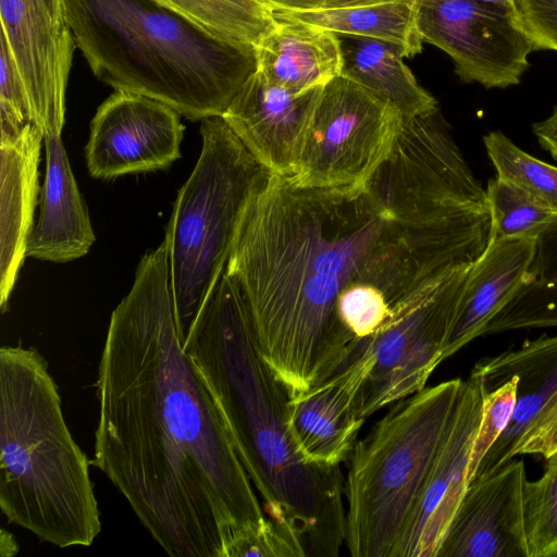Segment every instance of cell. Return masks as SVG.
Returning <instances> with one entry per match:
<instances>
[{"instance_id":"obj_1","label":"cell","mask_w":557,"mask_h":557,"mask_svg":"<svg viewBox=\"0 0 557 557\" xmlns=\"http://www.w3.org/2000/svg\"><path fill=\"white\" fill-rule=\"evenodd\" d=\"M97 467L172 557H224L265 519L213 397L186 355L166 244L145 255L101 352Z\"/></svg>"},{"instance_id":"obj_2","label":"cell","mask_w":557,"mask_h":557,"mask_svg":"<svg viewBox=\"0 0 557 557\" xmlns=\"http://www.w3.org/2000/svg\"><path fill=\"white\" fill-rule=\"evenodd\" d=\"M420 224L370 184L305 187L269 175L225 271L289 397L347 367L355 347L337 321L339 296L354 283L375 284Z\"/></svg>"},{"instance_id":"obj_3","label":"cell","mask_w":557,"mask_h":557,"mask_svg":"<svg viewBox=\"0 0 557 557\" xmlns=\"http://www.w3.org/2000/svg\"><path fill=\"white\" fill-rule=\"evenodd\" d=\"M214 399L265 516L290 522L307 556L335 557L345 542L339 466L309 463L288 422V393L268 366L243 297L224 270L183 343Z\"/></svg>"},{"instance_id":"obj_4","label":"cell","mask_w":557,"mask_h":557,"mask_svg":"<svg viewBox=\"0 0 557 557\" xmlns=\"http://www.w3.org/2000/svg\"><path fill=\"white\" fill-rule=\"evenodd\" d=\"M76 48L114 90L184 117L221 116L257 69L256 48L219 39L152 0H63Z\"/></svg>"},{"instance_id":"obj_5","label":"cell","mask_w":557,"mask_h":557,"mask_svg":"<svg viewBox=\"0 0 557 557\" xmlns=\"http://www.w3.org/2000/svg\"><path fill=\"white\" fill-rule=\"evenodd\" d=\"M87 456L64 420L58 386L35 348L0 349V508L8 522L61 548L101 531Z\"/></svg>"},{"instance_id":"obj_6","label":"cell","mask_w":557,"mask_h":557,"mask_svg":"<svg viewBox=\"0 0 557 557\" xmlns=\"http://www.w3.org/2000/svg\"><path fill=\"white\" fill-rule=\"evenodd\" d=\"M463 381L394 403L348 458L345 543L352 557H393L453 420Z\"/></svg>"},{"instance_id":"obj_7","label":"cell","mask_w":557,"mask_h":557,"mask_svg":"<svg viewBox=\"0 0 557 557\" xmlns=\"http://www.w3.org/2000/svg\"><path fill=\"white\" fill-rule=\"evenodd\" d=\"M200 122V156L177 193L164 238L183 343L225 270L250 201L270 175L222 116Z\"/></svg>"},{"instance_id":"obj_8","label":"cell","mask_w":557,"mask_h":557,"mask_svg":"<svg viewBox=\"0 0 557 557\" xmlns=\"http://www.w3.org/2000/svg\"><path fill=\"white\" fill-rule=\"evenodd\" d=\"M403 115L391 102L339 75L322 90L297 173L298 185L366 186L388 154Z\"/></svg>"},{"instance_id":"obj_9","label":"cell","mask_w":557,"mask_h":557,"mask_svg":"<svg viewBox=\"0 0 557 557\" xmlns=\"http://www.w3.org/2000/svg\"><path fill=\"white\" fill-rule=\"evenodd\" d=\"M472 262L453 270L437 285L397 308L369 342L375 363L361 391L367 419L425 384L443 361L444 346Z\"/></svg>"},{"instance_id":"obj_10","label":"cell","mask_w":557,"mask_h":557,"mask_svg":"<svg viewBox=\"0 0 557 557\" xmlns=\"http://www.w3.org/2000/svg\"><path fill=\"white\" fill-rule=\"evenodd\" d=\"M423 42L446 52L457 75L485 88L518 85L533 45L520 29L513 7L476 0H418Z\"/></svg>"},{"instance_id":"obj_11","label":"cell","mask_w":557,"mask_h":557,"mask_svg":"<svg viewBox=\"0 0 557 557\" xmlns=\"http://www.w3.org/2000/svg\"><path fill=\"white\" fill-rule=\"evenodd\" d=\"M1 35L25 84L34 122L61 136L65 96L76 48L63 0H0Z\"/></svg>"},{"instance_id":"obj_12","label":"cell","mask_w":557,"mask_h":557,"mask_svg":"<svg viewBox=\"0 0 557 557\" xmlns=\"http://www.w3.org/2000/svg\"><path fill=\"white\" fill-rule=\"evenodd\" d=\"M181 114L152 98L114 90L97 109L85 148L95 178L165 169L181 158Z\"/></svg>"},{"instance_id":"obj_13","label":"cell","mask_w":557,"mask_h":557,"mask_svg":"<svg viewBox=\"0 0 557 557\" xmlns=\"http://www.w3.org/2000/svg\"><path fill=\"white\" fill-rule=\"evenodd\" d=\"M484 389L470 374L463 381L446 436L393 557H436L469 486L471 451L481 420Z\"/></svg>"},{"instance_id":"obj_14","label":"cell","mask_w":557,"mask_h":557,"mask_svg":"<svg viewBox=\"0 0 557 557\" xmlns=\"http://www.w3.org/2000/svg\"><path fill=\"white\" fill-rule=\"evenodd\" d=\"M323 87L293 94L255 71L221 116L270 174L292 177Z\"/></svg>"},{"instance_id":"obj_15","label":"cell","mask_w":557,"mask_h":557,"mask_svg":"<svg viewBox=\"0 0 557 557\" xmlns=\"http://www.w3.org/2000/svg\"><path fill=\"white\" fill-rule=\"evenodd\" d=\"M375 363L371 343L347 367L288 399L295 445L309 463L335 467L347 460L366 418L361 391Z\"/></svg>"},{"instance_id":"obj_16","label":"cell","mask_w":557,"mask_h":557,"mask_svg":"<svg viewBox=\"0 0 557 557\" xmlns=\"http://www.w3.org/2000/svg\"><path fill=\"white\" fill-rule=\"evenodd\" d=\"M525 482L524 462L513 459L488 476L474 480L436 557H528L523 521Z\"/></svg>"},{"instance_id":"obj_17","label":"cell","mask_w":557,"mask_h":557,"mask_svg":"<svg viewBox=\"0 0 557 557\" xmlns=\"http://www.w3.org/2000/svg\"><path fill=\"white\" fill-rule=\"evenodd\" d=\"M471 375L480 381L485 394L511 376L518 377L511 420L482 459L474 481L488 476L513 459L522 438L557 410V334H544L517 349L483 358L475 363Z\"/></svg>"},{"instance_id":"obj_18","label":"cell","mask_w":557,"mask_h":557,"mask_svg":"<svg viewBox=\"0 0 557 557\" xmlns=\"http://www.w3.org/2000/svg\"><path fill=\"white\" fill-rule=\"evenodd\" d=\"M537 238L490 239L472 262L444 346L443 360L483 335L522 286Z\"/></svg>"},{"instance_id":"obj_19","label":"cell","mask_w":557,"mask_h":557,"mask_svg":"<svg viewBox=\"0 0 557 557\" xmlns=\"http://www.w3.org/2000/svg\"><path fill=\"white\" fill-rule=\"evenodd\" d=\"M44 133L27 124L0 140V307L5 311L26 257L38 196V164Z\"/></svg>"},{"instance_id":"obj_20","label":"cell","mask_w":557,"mask_h":557,"mask_svg":"<svg viewBox=\"0 0 557 557\" xmlns=\"http://www.w3.org/2000/svg\"><path fill=\"white\" fill-rule=\"evenodd\" d=\"M44 144L46 176L26 257L65 263L85 256L96 236L61 136L44 137Z\"/></svg>"},{"instance_id":"obj_21","label":"cell","mask_w":557,"mask_h":557,"mask_svg":"<svg viewBox=\"0 0 557 557\" xmlns=\"http://www.w3.org/2000/svg\"><path fill=\"white\" fill-rule=\"evenodd\" d=\"M276 25L256 47V71L293 94L323 87L342 75L339 37L274 12Z\"/></svg>"},{"instance_id":"obj_22","label":"cell","mask_w":557,"mask_h":557,"mask_svg":"<svg viewBox=\"0 0 557 557\" xmlns=\"http://www.w3.org/2000/svg\"><path fill=\"white\" fill-rule=\"evenodd\" d=\"M337 36L343 52V75L391 102L404 119L438 109L435 98L419 85L403 62L405 55L398 47L369 37Z\"/></svg>"},{"instance_id":"obj_23","label":"cell","mask_w":557,"mask_h":557,"mask_svg":"<svg viewBox=\"0 0 557 557\" xmlns=\"http://www.w3.org/2000/svg\"><path fill=\"white\" fill-rule=\"evenodd\" d=\"M418 0H393L371 4L321 8L307 11H274L324 28L339 36H361L398 47L405 58L422 50L417 24Z\"/></svg>"},{"instance_id":"obj_24","label":"cell","mask_w":557,"mask_h":557,"mask_svg":"<svg viewBox=\"0 0 557 557\" xmlns=\"http://www.w3.org/2000/svg\"><path fill=\"white\" fill-rule=\"evenodd\" d=\"M541 327H557V224L537 238L522 286L483 335Z\"/></svg>"},{"instance_id":"obj_25","label":"cell","mask_w":557,"mask_h":557,"mask_svg":"<svg viewBox=\"0 0 557 557\" xmlns=\"http://www.w3.org/2000/svg\"><path fill=\"white\" fill-rule=\"evenodd\" d=\"M219 39L257 47L276 25L261 0H152Z\"/></svg>"},{"instance_id":"obj_26","label":"cell","mask_w":557,"mask_h":557,"mask_svg":"<svg viewBox=\"0 0 557 557\" xmlns=\"http://www.w3.org/2000/svg\"><path fill=\"white\" fill-rule=\"evenodd\" d=\"M485 191L491 213L490 239L539 238L557 224V210L508 180L496 175Z\"/></svg>"},{"instance_id":"obj_27","label":"cell","mask_w":557,"mask_h":557,"mask_svg":"<svg viewBox=\"0 0 557 557\" xmlns=\"http://www.w3.org/2000/svg\"><path fill=\"white\" fill-rule=\"evenodd\" d=\"M483 145L497 176L517 184L557 210V166L522 150L500 131L484 135Z\"/></svg>"},{"instance_id":"obj_28","label":"cell","mask_w":557,"mask_h":557,"mask_svg":"<svg viewBox=\"0 0 557 557\" xmlns=\"http://www.w3.org/2000/svg\"><path fill=\"white\" fill-rule=\"evenodd\" d=\"M542 476L528 481L523 521L528 557L557 556V451L546 458Z\"/></svg>"},{"instance_id":"obj_29","label":"cell","mask_w":557,"mask_h":557,"mask_svg":"<svg viewBox=\"0 0 557 557\" xmlns=\"http://www.w3.org/2000/svg\"><path fill=\"white\" fill-rule=\"evenodd\" d=\"M307 557L297 529L287 521L265 516L257 528L245 531L227 545L225 557Z\"/></svg>"},{"instance_id":"obj_30","label":"cell","mask_w":557,"mask_h":557,"mask_svg":"<svg viewBox=\"0 0 557 557\" xmlns=\"http://www.w3.org/2000/svg\"><path fill=\"white\" fill-rule=\"evenodd\" d=\"M35 123L29 97L5 38L0 35V140Z\"/></svg>"},{"instance_id":"obj_31","label":"cell","mask_w":557,"mask_h":557,"mask_svg":"<svg viewBox=\"0 0 557 557\" xmlns=\"http://www.w3.org/2000/svg\"><path fill=\"white\" fill-rule=\"evenodd\" d=\"M517 376L484 394L481 420L473 443L469 466V485L478 467L494 443L508 426L517 399Z\"/></svg>"},{"instance_id":"obj_32","label":"cell","mask_w":557,"mask_h":557,"mask_svg":"<svg viewBox=\"0 0 557 557\" xmlns=\"http://www.w3.org/2000/svg\"><path fill=\"white\" fill-rule=\"evenodd\" d=\"M555 451H557V410L522 438L516 448L515 456L541 455L546 459Z\"/></svg>"},{"instance_id":"obj_33","label":"cell","mask_w":557,"mask_h":557,"mask_svg":"<svg viewBox=\"0 0 557 557\" xmlns=\"http://www.w3.org/2000/svg\"><path fill=\"white\" fill-rule=\"evenodd\" d=\"M533 45V50L557 51V21L519 26Z\"/></svg>"},{"instance_id":"obj_34","label":"cell","mask_w":557,"mask_h":557,"mask_svg":"<svg viewBox=\"0 0 557 557\" xmlns=\"http://www.w3.org/2000/svg\"><path fill=\"white\" fill-rule=\"evenodd\" d=\"M532 132L539 145L557 160V106L547 117L532 124Z\"/></svg>"},{"instance_id":"obj_35","label":"cell","mask_w":557,"mask_h":557,"mask_svg":"<svg viewBox=\"0 0 557 557\" xmlns=\"http://www.w3.org/2000/svg\"><path fill=\"white\" fill-rule=\"evenodd\" d=\"M273 11H307L318 9L322 0H261Z\"/></svg>"},{"instance_id":"obj_36","label":"cell","mask_w":557,"mask_h":557,"mask_svg":"<svg viewBox=\"0 0 557 557\" xmlns=\"http://www.w3.org/2000/svg\"><path fill=\"white\" fill-rule=\"evenodd\" d=\"M0 548L1 556H14L18 552V545L13 535L7 532L4 529L1 530L0 536Z\"/></svg>"},{"instance_id":"obj_37","label":"cell","mask_w":557,"mask_h":557,"mask_svg":"<svg viewBox=\"0 0 557 557\" xmlns=\"http://www.w3.org/2000/svg\"><path fill=\"white\" fill-rule=\"evenodd\" d=\"M384 1H393V0H322L318 9L371 4V3L384 2Z\"/></svg>"},{"instance_id":"obj_38","label":"cell","mask_w":557,"mask_h":557,"mask_svg":"<svg viewBox=\"0 0 557 557\" xmlns=\"http://www.w3.org/2000/svg\"><path fill=\"white\" fill-rule=\"evenodd\" d=\"M476 1L507 5V7H513V2H515V0H476Z\"/></svg>"}]
</instances>
